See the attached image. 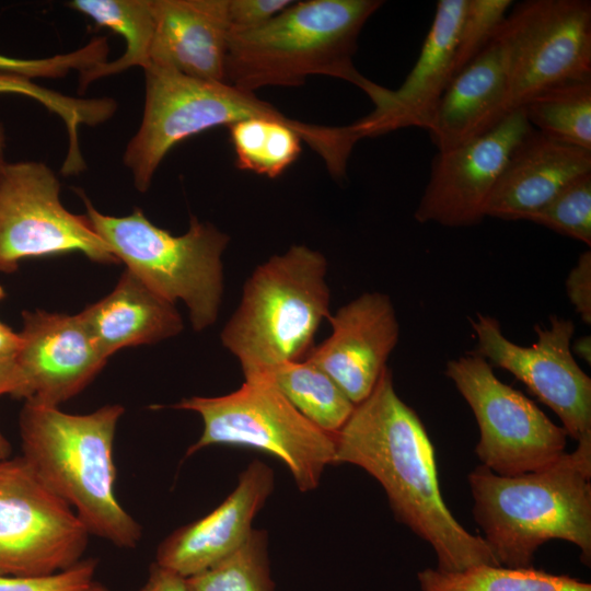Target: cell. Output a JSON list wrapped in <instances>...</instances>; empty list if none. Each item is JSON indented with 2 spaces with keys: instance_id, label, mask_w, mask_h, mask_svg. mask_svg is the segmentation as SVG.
I'll list each match as a JSON object with an SVG mask.
<instances>
[{
  "instance_id": "11",
  "label": "cell",
  "mask_w": 591,
  "mask_h": 591,
  "mask_svg": "<svg viewBox=\"0 0 591 591\" xmlns=\"http://www.w3.org/2000/svg\"><path fill=\"white\" fill-rule=\"evenodd\" d=\"M89 535L22 456L0 461V576L62 571L82 559Z\"/></svg>"
},
{
  "instance_id": "2",
  "label": "cell",
  "mask_w": 591,
  "mask_h": 591,
  "mask_svg": "<svg viewBox=\"0 0 591 591\" xmlns=\"http://www.w3.org/2000/svg\"><path fill=\"white\" fill-rule=\"evenodd\" d=\"M537 471L500 476L484 465L468 475L475 521L500 566L531 568L549 540L580 548L591 561V436Z\"/></svg>"
},
{
  "instance_id": "21",
  "label": "cell",
  "mask_w": 591,
  "mask_h": 591,
  "mask_svg": "<svg viewBox=\"0 0 591 591\" xmlns=\"http://www.w3.org/2000/svg\"><path fill=\"white\" fill-rule=\"evenodd\" d=\"M509 114L506 61L494 37L453 77L428 131L438 151H447L486 134Z\"/></svg>"
},
{
  "instance_id": "41",
  "label": "cell",
  "mask_w": 591,
  "mask_h": 591,
  "mask_svg": "<svg viewBox=\"0 0 591 591\" xmlns=\"http://www.w3.org/2000/svg\"><path fill=\"white\" fill-rule=\"evenodd\" d=\"M4 147H5V132H4V127L0 124V158H3Z\"/></svg>"
},
{
  "instance_id": "30",
  "label": "cell",
  "mask_w": 591,
  "mask_h": 591,
  "mask_svg": "<svg viewBox=\"0 0 591 591\" xmlns=\"http://www.w3.org/2000/svg\"><path fill=\"white\" fill-rule=\"evenodd\" d=\"M528 221L591 245V173L563 188Z\"/></svg>"
},
{
  "instance_id": "39",
  "label": "cell",
  "mask_w": 591,
  "mask_h": 591,
  "mask_svg": "<svg viewBox=\"0 0 591 591\" xmlns=\"http://www.w3.org/2000/svg\"><path fill=\"white\" fill-rule=\"evenodd\" d=\"M573 351L579 357H581L582 359L588 361V363H590V361H591V357H590L591 356L590 337L584 336V337H581L578 340H576L575 344H573Z\"/></svg>"
},
{
  "instance_id": "5",
  "label": "cell",
  "mask_w": 591,
  "mask_h": 591,
  "mask_svg": "<svg viewBox=\"0 0 591 591\" xmlns=\"http://www.w3.org/2000/svg\"><path fill=\"white\" fill-rule=\"evenodd\" d=\"M125 409L106 405L86 415L25 402L20 414L22 457L68 502L90 534L123 548H135L139 523L115 493L113 444Z\"/></svg>"
},
{
  "instance_id": "27",
  "label": "cell",
  "mask_w": 591,
  "mask_h": 591,
  "mask_svg": "<svg viewBox=\"0 0 591 591\" xmlns=\"http://www.w3.org/2000/svg\"><path fill=\"white\" fill-rule=\"evenodd\" d=\"M229 127L239 169L268 177L279 176L301 153L299 134L291 127L259 117Z\"/></svg>"
},
{
  "instance_id": "12",
  "label": "cell",
  "mask_w": 591,
  "mask_h": 591,
  "mask_svg": "<svg viewBox=\"0 0 591 591\" xmlns=\"http://www.w3.org/2000/svg\"><path fill=\"white\" fill-rule=\"evenodd\" d=\"M59 194V179L45 163L0 158V273L15 271L30 257L68 252L118 262L88 217L69 212Z\"/></svg>"
},
{
  "instance_id": "42",
  "label": "cell",
  "mask_w": 591,
  "mask_h": 591,
  "mask_svg": "<svg viewBox=\"0 0 591 591\" xmlns=\"http://www.w3.org/2000/svg\"><path fill=\"white\" fill-rule=\"evenodd\" d=\"M4 296H5V292L3 288L0 286V301L4 298Z\"/></svg>"
},
{
  "instance_id": "28",
  "label": "cell",
  "mask_w": 591,
  "mask_h": 591,
  "mask_svg": "<svg viewBox=\"0 0 591 591\" xmlns=\"http://www.w3.org/2000/svg\"><path fill=\"white\" fill-rule=\"evenodd\" d=\"M185 582L187 591H274L266 532L253 530L240 548Z\"/></svg>"
},
{
  "instance_id": "38",
  "label": "cell",
  "mask_w": 591,
  "mask_h": 591,
  "mask_svg": "<svg viewBox=\"0 0 591 591\" xmlns=\"http://www.w3.org/2000/svg\"><path fill=\"white\" fill-rule=\"evenodd\" d=\"M20 347V334L0 322V358L15 357Z\"/></svg>"
},
{
  "instance_id": "6",
  "label": "cell",
  "mask_w": 591,
  "mask_h": 591,
  "mask_svg": "<svg viewBox=\"0 0 591 591\" xmlns=\"http://www.w3.org/2000/svg\"><path fill=\"white\" fill-rule=\"evenodd\" d=\"M326 273L325 256L305 245H292L253 270L221 332L244 379L309 355L320 324L331 315Z\"/></svg>"
},
{
  "instance_id": "16",
  "label": "cell",
  "mask_w": 591,
  "mask_h": 591,
  "mask_svg": "<svg viewBox=\"0 0 591 591\" xmlns=\"http://www.w3.org/2000/svg\"><path fill=\"white\" fill-rule=\"evenodd\" d=\"M331 335L305 359L321 368L348 398L359 404L374 389L399 336L390 297L366 292L327 318Z\"/></svg>"
},
{
  "instance_id": "14",
  "label": "cell",
  "mask_w": 591,
  "mask_h": 591,
  "mask_svg": "<svg viewBox=\"0 0 591 591\" xmlns=\"http://www.w3.org/2000/svg\"><path fill=\"white\" fill-rule=\"evenodd\" d=\"M532 129L520 108L486 134L438 151L415 219L451 228L483 221L487 200L511 153Z\"/></svg>"
},
{
  "instance_id": "35",
  "label": "cell",
  "mask_w": 591,
  "mask_h": 591,
  "mask_svg": "<svg viewBox=\"0 0 591 591\" xmlns=\"http://www.w3.org/2000/svg\"><path fill=\"white\" fill-rule=\"evenodd\" d=\"M567 296L586 324L591 323V252H583L566 279Z\"/></svg>"
},
{
  "instance_id": "36",
  "label": "cell",
  "mask_w": 591,
  "mask_h": 591,
  "mask_svg": "<svg viewBox=\"0 0 591 591\" xmlns=\"http://www.w3.org/2000/svg\"><path fill=\"white\" fill-rule=\"evenodd\" d=\"M139 591H187L185 578L153 563L149 577Z\"/></svg>"
},
{
  "instance_id": "31",
  "label": "cell",
  "mask_w": 591,
  "mask_h": 591,
  "mask_svg": "<svg viewBox=\"0 0 591 591\" xmlns=\"http://www.w3.org/2000/svg\"><path fill=\"white\" fill-rule=\"evenodd\" d=\"M512 3L511 0H466L457 35L454 76L489 45Z\"/></svg>"
},
{
  "instance_id": "13",
  "label": "cell",
  "mask_w": 591,
  "mask_h": 591,
  "mask_svg": "<svg viewBox=\"0 0 591 591\" xmlns=\"http://www.w3.org/2000/svg\"><path fill=\"white\" fill-rule=\"evenodd\" d=\"M470 322L477 338L474 352L521 381L576 441L591 436V379L573 358L571 320L551 316L547 327H535L537 341L529 347L509 340L494 316L477 313Z\"/></svg>"
},
{
  "instance_id": "4",
  "label": "cell",
  "mask_w": 591,
  "mask_h": 591,
  "mask_svg": "<svg viewBox=\"0 0 591 591\" xmlns=\"http://www.w3.org/2000/svg\"><path fill=\"white\" fill-rule=\"evenodd\" d=\"M380 0L293 1L260 27L229 35L225 83L252 92L264 86H298L314 74L345 80L374 106L390 90L355 67L359 34L383 4Z\"/></svg>"
},
{
  "instance_id": "24",
  "label": "cell",
  "mask_w": 591,
  "mask_h": 591,
  "mask_svg": "<svg viewBox=\"0 0 591 591\" xmlns=\"http://www.w3.org/2000/svg\"><path fill=\"white\" fill-rule=\"evenodd\" d=\"M308 420L328 433H337L355 404L321 368L308 359L285 362L264 373Z\"/></svg>"
},
{
  "instance_id": "26",
  "label": "cell",
  "mask_w": 591,
  "mask_h": 591,
  "mask_svg": "<svg viewBox=\"0 0 591 591\" xmlns=\"http://www.w3.org/2000/svg\"><path fill=\"white\" fill-rule=\"evenodd\" d=\"M521 109L535 130L591 151V80L555 86L530 100Z\"/></svg>"
},
{
  "instance_id": "9",
  "label": "cell",
  "mask_w": 591,
  "mask_h": 591,
  "mask_svg": "<svg viewBox=\"0 0 591 591\" xmlns=\"http://www.w3.org/2000/svg\"><path fill=\"white\" fill-rule=\"evenodd\" d=\"M495 38L506 61L510 112L555 86L591 80V2L526 0Z\"/></svg>"
},
{
  "instance_id": "25",
  "label": "cell",
  "mask_w": 591,
  "mask_h": 591,
  "mask_svg": "<svg viewBox=\"0 0 591 591\" xmlns=\"http://www.w3.org/2000/svg\"><path fill=\"white\" fill-rule=\"evenodd\" d=\"M417 579L420 591H591L590 583L533 567L478 565L459 571L426 568Z\"/></svg>"
},
{
  "instance_id": "32",
  "label": "cell",
  "mask_w": 591,
  "mask_h": 591,
  "mask_svg": "<svg viewBox=\"0 0 591 591\" xmlns=\"http://www.w3.org/2000/svg\"><path fill=\"white\" fill-rule=\"evenodd\" d=\"M109 47L106 37H95L85 46L48 58H16L0 55V72L33 78H59L70 71L80 72L107 61Z\"/></svg>"
},
{
  "instance_id": "37",
  "label": "cell",
  "mask_w": 591,
  "mask_h": 591,
  "mask_svg": "<svg viewBox=\"0 0 591 591\" xmlns=\"http://www.w3.org/2000/svg\"><path fill=\"white\" fill-rule=\"evenodd\" d=\"M21 382L15 357L0 358V395L10 394L15 397Z\"/></svg>"
},
{
  "instance_id": "19",
  "label": "cell",
  "mask_w": 591,
  "mask_h": 591,
  "mask_svg": "<svg viewBox=\"0 0 591 591\" xmlns=\"http://www.w3.org/2000/svg\"><path fill=\"white\" fill-rule=\"evenodd\" d=\"M154 34L150 66L225 82L228 0H152Z\"/></svg>"
},
{
  "instance_id": "8",
  "label": "cell",
  "mask_w": 591,
  "mask_h": 591,
  "mask_svg": "<svg viewBox=\"0 0 591 591\" xmlns=\"http://www.w3.org/2000/svg\"><path fill=\"white\" fill-rule=\"evenodd\" d=\"M172 407L195 412L204 421L186 456L213 444L258 449L279 459L303 493L315 489L324 468L335 464V434L308 420L265 376L244 379L222 396H193Z\"/></svg>"
},
{
  "instance_id": "15",
  "label": "cell",
  "mask_w": 591,
  "mask_h": 591,
  "mask_svg": "<svg viewBox=\"0 0 591 591\" xmlns=\"http://www.w3.org/2000/svg\"><path fill=\"white\" fill-rule=\"evenodd\" d=\"M15 360L21 374L16 398L58 407L80 393L107 358L97 348L81 316L24 311Z\"/></svg>"
},
{
  "instance_id": "18",
  "label": "cell",
  "mask_w": 591,
  "mask_h": 591,
  "mask_svg": "<svg viewBox=\"0 0 591 591\" xmlns=\"http://www.w3.org/2000/svg\"><path fill=\"white\" fill-rule=\"evenodd\" d=\"M466 0H440L420 54L397 90L354 125L361 138L408 127L429 130L440 100L454 77L457 35Z\"/></svg>"
},
{
  "instance_id": "3",
  "label": "cell",
  "mask_w": 591,
  "mask_h": 591,
  "mask_svg": "<svg viewBox=\"0 0 591 591\" xmlns=\"http://www.w3.org/2000/svg\"><path fill=\"white\" fill-rule=\"evenodd\" d=\"M143 71V115L124 153V164L141 193L148 190L162 160L178 142L247 118H265L294 129L335 178L345 176L351 151L361 139L352 124L329 127L303 123L225 82L198 80L159 66Z\"/></svg>"
},
{
  "instance_id": "17",
  "label": "cell",
  "mask_w": 591,
  "mask_h": 591,
  "mask_svg": "<svg viewBox=\"0 0 591 591\" xmlns=\"http://www.w3.org/2000/svg\"><path fill=\"white\" fill-rule=\"evenodd\" d=\"M274 489L273 470L254 460L235 489L205 517L171 533L158 547L155 564L183 578L207 570L240 548L253 520Z\"/></svg>"
},
{
  "instance_id": "1",
  "label": "cell",
  "mask_w": 591,
  "mask_h": 591,
  "mask_svg": "<svg viewBox=\"0 0 591 591\" xmlns=\"http://www.w3.org/2000/svg\"><path fill=\"white\" fill-rule=\"evenodd\" d=\"M335 464L357 465L383 487L395 518L433 548L439 570L500 566L486 541L466 531L443 501L433 445L397 395L386 367L335 433Z\"/></svg>"
},
{
  "instance_id": "10",
  "label": "cell",
  "mask_w": 591,
  "mask_h": 591,
  "mask_svg": "<svg viewBox=\"0 0 591 591\" xmlns=\"http://www.w3.org/2000/svg\"><path fill=\"white\" fill-rule=\"evenodd\" d=\"M445 375L470 405L478 428L475 452L485 467L500 476L543 468L564 453L567 432L531 399L501 382L493 367L472 351L449 360Z\"/></svg>"
},
{
  "instance_id": "29",
  "label": "cell",
  "mask_w": 591,
  "mask_h": 591,
  "mask_svg": "<svg viewBox=\"0 0 591 591\" xmlns=\"http://www.w3.org/2000/svg\"><path fill=\"white\" fill-rule=\"evenodd\" d=\"M20 94L43 104L65 123L68 151H79L80 125L96 126L109 119L114 112L109 99H76L35 84L32 79L0 72V94Z\"/></svg>"
},
{
  "instance_id": "7",
  "label": "cell",
  "mask_w": 591,
  "mask_h": 591,
  "mask_svg": "<svg viewBox=\"0 0 591 591\" xmlns=\"http://www.w3.org/2000/svg\"><path fill=\"white\" fill-rule=\"evenodd\" d=\"M93 230L153 292L188 309L193 328L211 326L218 317L223 293L222 254L229 244L227 233L209 222L190 217L182 235L153 224L140 209L125 217L101 213L81 193Z\"/></svg>"
},
{
  "instance_id": "20",
  "label": "cell",
  "mask_w": 591,
  "mask_h": 591,
  "mask_svg": "<svg viewBox=\"0 0 591 591\" xmlns=\"http://www.w3.org/2000/svg\"><path fill=\"white\" fill-rule=\"evenodd\" d=\"M591 173V151L534 128L511 153L485 207V217L526 220L563 188Z\"/></svg>"
},
{
  "instance_id": "23",
  "label": "cell",
  "mask_w": 591,
  "mask_h": 591,
  "mask_svg": "<svg viewBox=\"0 0 591 591\" xmlns=\"http://www.w3.org/2000/svg\"><path fill=\"white\" fill-rule=\"evenodd\" d=\"M69 7L91 18L96 25L119 34L126 43L125 53L118 59L99 63L79 73L80 90L100 78L132 67L144 70L150 66L154 34L152 0H73Z\"/></svg>"
},
{
  "instance_id": "33",
  "label": "cell",
  "mask_w": 591,
  "mask_h": 591,
  "mask_svg": "<svg viewBox=\"0 0 591 591\" xmlns=\"http://www.w3.org/2000/svg\"><path fill=\"white\" fill-rule=\"evenodd\" d=\"M96 559L82 558L73 566L49 576H0V591H109L96 578Z\"/></svg>"
},
{
  "instance_id": "40",
  "label": "cell",
  "mask_w": 591,
  "mask_h": 591,
  "mask_svg": "<svg viewBox=\"0 0 591 591\" xmlns=\"http://www.w3.org/2000/svg\"><path fill=\"white\" fill-rule=\"evenodd\" d=\"M11 453V445L5 437L0 432V461L9 459Z\"/></svg>"
},
{
  "instance_id": "34",
  "label": "cell",
  "mask_w": 591,
  "mask_h": 591,
  "mask_svg": "<svg viewBox=\"0 0 591 591\" xmlns=\"http://www.w3.org/2000/svg\"><path fill=\"white\" fill-rule=\"evenodd\" d=\"M292 2L290 0H228L231 31L243 32L260 27Z\"/></svg>"
},
{
  "instance_id": "22",
  "label": "cell",
  "mask_w": 591,
  "mask_h": 591,
  "mask_svg": "<svg viewBox=\"0 0 591 591\" xmlns=\"http://www.w3.org/2000/svg\"><path fill=\"white\" fill-rule=\"evenodd\" d=\"M105 358L124 347L154 344L182 332L175 304L126 269L114 290L79 313Z\"/></svg>"
}]
</instances>
